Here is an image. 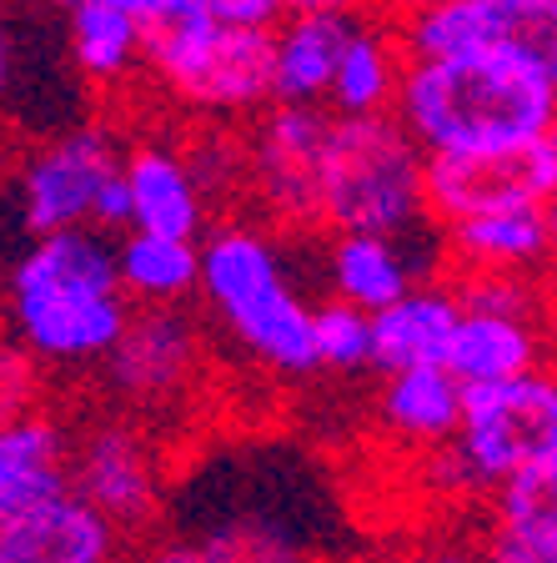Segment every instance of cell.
<instances>
[{"label": "cell", "instance_id": "obj_1", "mask_svg": "<svg viewBox=\"0 0 557 563\" xmlns=\"http://www.w3.org/2000/svg\"><path fill=\"white\" fill-rule=\"evenodd\" d=\"M126 317L131 302L116 287L111 236L96 227L35 232L0 277V328L56 373L96 367Z\"/></svg>", "mask_w": 557, "mask_h": 563}, {"label": "cell", "instance_id": "obj_2", "mask_svg": "<svg viewBox=\"0 0 557 563\" xmlns=\"http://www.w3.org/2000/svg\"><path fill=\"white\" fill-rule=\"evenodd\" d=\"M392 117L422 156L523 146L557 131V60L406 56Z\"/></svg>", "mask_w": 557, "mask_h": 563}, {"label": "cell", "instance_id": "obj_3", "mask_svg": "<svg viewBox=\"0 0 557 563\" xmlns=\"http://www.w3.org/2000/svg\"><path fill=\"white\" fill-rule=\"evenodd\" d=\"M197 297L221 332L271 377H312V302L287 277L281 246L256 222H211L197 236Z\"/></svg>", "mask_w": 557, "mask_h": 563}, {"label": "cell", "instance_id": "obj_4", "mask_svg": "<svg viewBox=\"0 0 557 563\" xmlns=\"http://www.w3.org/2000/svg\"><path fill=\"white\" fill-rule=\"evenodd\" d=\"M141 76L191 121L242 126L271 106V31L211 21L197 0L141 15Z\"/></svg>", "mask_w": 557, "mask_h": 563}, {"label": "cell", "instance_id": "obj_5", "mask_svg": "<svg viewBox=\"0 0 557 563\" xmlns=\"http://www.w3.org/2000/svg\"><path fill=\"white\" fill-rule=\"evenodd\" d=\"M422 146L382 117H332L326 111L322 152H316L312 211L316 232H382V236H427L422 201Z\"/></svg>", "mask_w": 557, "mask_h": 563}, {"label": "cell", "instance_id": "obj_6", "mask_svg": "<svg viewBox=\"0 0 557 563\" xmlns=\"http://www.w3.org/2000/svg\"><path fill=\"white\" fill-rule=\"evenodd\" d=\"M121 156H126V141L105 121H86V126L35 141L15 162V207H21L25 236L66 232V227H96L105 236L126 232L131 197Z\"/></svg>", "mask_w": 557, "mask_h": 563}, {"label": "cell", "instance_id": "obj_7", "mask_svg": "<svg viewBox=\"0 0 557 563\" xmlns=\"http://www.w3.org/2000/svg\"><path fill=\"white\" fill-rule=\"evenodd\" d=\"M437 453V478L463 493H492L508 473L557 457V377L553 367L508 383L463 387L457 433Z\"/></svg>", "mask_w": 557, "mask_h": 563}, {"label": "cell", "instance_id": "obj_8", "mask_svg": "<svg viewBox=\"0 0 557 563\" xmlns=\"http://www.w3.org/2000/svg\"><path fill=\"white\" fill-rule=\"evenodd\" d=\"M70 493L86 498L121 539L152 533L166 514V463L146 422L111 412L70 428Z\"/></svg>", "mask_w": 557, "mask_h": 563}, {"label": "cell", "instance_id": "obj_9", "mask_svg": "<svg viewBox=\"0 0 557 563\" xmlns=\"http://www.w3.org/2000/svg\"><path fill=\"white\" fill-rule=\"evenodd\" d=\"M101 383L121 412L156 418V412L186 402L207 367V332L191 307H131L121 338L111 342L101 363Z\"/></svg>", "mask_w": 557, "mask_h": 563}, {"label": "cell", "instance_id": "obj_10", "mask_svg": "<svg viewBox=\"0 0 557 563\" xmlns=\"http://www.w3.org/2000/svg\"><path fill=\"white\" fill-rule=\"evenodd\" d=\"M422 201L427 222L447 227L502 207H553L557 201V131L533 136L502 152L427 156L422 166Z\"/></svg>", "mask_w": 557, "mask_h": 563}, {"label": "cell", "instance_id": "obj_11", "mask_svg": "<svg viewBox=\"0 0 557 563\" xmlns=\"http://www.w3.org/2000/svg\"><path fill=\"white\" fill-rule=\"evenodd\" d=\"M406 56L557 60V0H432L397 21Z\"/></svg>", "mask_w": 557, "mask_h": 563}, {"label": "cell", "instance_id": "obj_12", "mask_svg": "<svg viewBox=\"0 0 557 563\" xmlns=\"http://www.w3.org/2000/svg\"><path fill=\"white\" fill-rule=\"evenodd\" d=\"M326 111L322 106L271 101L246 121V191L267 207L271 222L291 232H316L312 187H316V152H322Z\"/></svg>", "mask_w": 557, "mask_h": 563}, {"label": "cell", "instance_id": "obj_13", "mask_svg": "<svg viewBox=\"0 0 557 563\" xmlns=\"http://www.w3.org/2000/svg\"><path fill=\"white\" fill-rule=\"evenodd\" d=\"M442 232V272H527L547 277L557 252V211L553 207H502L477 211Z\"/></svg>", "mask_w": 557, "mask_h": 563}, {"label": "cell", "instance_id": "obj_14", "mask_svg": "<svg viewBox=\"0 0 557 563\" xmlns=\"http://www.w3.org/2000/svg\"><path fill=\"white\" fill-rule=\"evenodd\" d=\"M121 176H126V197H131V227L191 236V242L211 227V197L201 191L181 141H161V136L131 141L126 156H121Z\"/></svg>", "mask_w": 557, "mask_h": 563}, {"label": "cell", "instance_id": "obj_15", "mask_svg": "<svg viewBox=\"0 0 557 563\" xmlns=\"http://www.w3.org/2000/svg\"><path fill=\"white\" fill-rule=\"evenodd\" d=\"M442 367L463 387L537 373V367H547V317L502 312V307H463Z\"/></svg>", "mask_w": 557, "mask_h": 563}, {"label": "cell", "instance_id": "obj_16", "mask_svg": "<svg viewBox=\"0 0 557 563\" xmlns=\"http://www.w3.org/2000/svg\"><path fill=\"white\" fill-rule=\"evenodd\" d=\"M121 549L126 539L76 493L0 518V563H121Z\"/></svg>", "mask_w": 557, "mask_h": 563}, {"label": "cell", "instance_id": "obj_17", "mask_svg": "<svg viewBox=\"0 0 557 563\" xmlns=\"http://www.w3.org/2000/svg\"><path fill=\"white\" fill-rule=\"evenodd\" d=\"M70 493V422L56 408H35L0 422V518Z\"/></svg>", "mask_w": 557, "mask_h": 563}, {"label": "cell", "instance_id": "obj_18", "mask_svg": "<svg viewBox=\"0 0 557 563\" xmlns=\"http://www.w3.org/2000/svg\"><path fill=\"white\" fill-rule=\"evenodd\" d=\"M457 302L453 282H412L402 297L371 312V373H402V367H442L447 342L457 328Z\"/></svg>", "mask_w": 557, "mask_h": 563}, {"label": "cell", "instance_id": "obj_19", "mask_svg": "<svg viewBox=\"0 0 557 563\" xmlns=\"http://www.w3.org/2000/svg\"><path fill=\"white\" fill-rule=\"evenodd\" d=\"M402 66H406V46L397 21H387L382 11L352 15L322 111H332V117H382V111H392Z\"/></svg>", "mask_w": 557, "mask_h": 563}, {"label": "cell", "instance_id": "obj_20", "mask_svg": "<svg viewBox=\"0 0 557 563\" xmlns=\"http://www.w3.org/2000/svg\"><path fill=\"white\" fill-rule=\"evenodd\" d=\"M463 418V383L447 367H402V373H382L377 387V428L392 443L412 448V453H432L457 433Z\"/></svg>", "mask_w": 557, "mask_h": 563}, {"label": "cell", "instance_id": "obj_21", "mask_svg": "<svg viewBox=\"0 0 557 563\" xmlns=\"http://www.w3.org/2000/svg\"><path fill=\"white\" fill-rule=\"evenodd\" d=\"M326 292L342 302L377 312L392 297H402L422 277L412 257V236H382V232H326Z\"/></svg>", "mask_w": 557, "mask_h": 563}, {"label": "cell", "instance_id": "obj_22", "mask_svg": "<svg viewBox=\"0 0 557 563\" xmlns=\"http://www.w3.org/2000/svg\"><path fill=\"white\" fill-rule=\"evenodd\" d=\"M352 15L291 11L271 25V101L322 106Z\"/></svg>", "mask_w": 557, "mask_h": 563}, {"label": "cell", "instance_id": "obj_23", "mask_svg": "<svg viewBox=\"0 0 557 563\" xmlns=\"http://www.w3.org/2000/svg\"><path fill=\"white\" fill-rule=\"evenodd\" d=\"M116 287L131 307H176L197 297V242L166 232H126L111 236Z\"/></svg>", "mask_w": 557, "mask_h": 563}, {"label": "cell", "instance_id": "obj_24", "mask_svg": "<svg viewBox=\"0 0 557 563\" xmlns=\"http://www.w3.org/2000/svg\"><path fill=\"white\" fill-rule=\"evenodd\" d=\"M66 56L91 91H121L141 76V15L126 5L66 11Z\"/></svg>", "mask_w": 557, "mask_h": 563}, {"label": "cell", "instance_id": "obj_25", "mask_svg": "<svg viewBox=\"0 0 557 563\" xmlns=\"http://www.w3.org/2000/svg\"><path fill=\"white\" fill-rule=\"evenodd\" d=\"M207 563H312L302 523L271 504H232L207 518L197 533Z\"/></svg>", "mask_w": 557, "mask_h": 563}, {"label": "cell", "instance_id": "obj_26", "mask_svg": "<svg viewBox=\"0 0 557 563\" xmlns=\"http://www.w3.org/2000/svg\"><path fill=\"white\" fill-rule=\"evenodd\" d=\"M488 498H492V528L557 543V457L508 473Z\"/></svg>", "mask_w": 557, "mask_h": 563}, {"label": "cell", "instance_id": "obj_27", "mask_svg": "<svg viewBox=\"0 0 557 563\" xmlns=\"http://www.w3.org/2000/svg\"><path fill=\"white\" fill-rule=\"evenodd\" d=\"M312 363L316 373L361 377L371 367V312L326 297L312 307Z\"/></svg>", "mask_w": 557, "mask_h": 563}, {"label": "cell", "instance_id": "obj_28", "mask_svg": "<svg viewBox=\"0 0 557 563\" xmlns=\"http://www.w3.org/2000/svg\"><path fill=\"white\" fill-rule=\"evenodd\" d=\"M51 402V367H41L11 332L0 328V422Z\"/></svg>", "mask_w": 557, "mask_h": 563}, {"label": "cell", "instance_id": "obj_29", "mask_svg": "<svg viewBox=\"0 0 557 563\" xmlns=\"http://www.w3.org/2000/svg\"><path fill=\"white\" fill-rule=\"evenodd\" d=\"M477 563H557V543L523 539L508 528H488V539L477 543Z\"/></svg>", "mask_w": 557, "mask_h": 563}, {"label": "cell", "instance_id": "obj_30", "mask_svg": "<svg viewBox=\"0 0 557 563\" xmlns=\"http://www.w3.org/2000/svg\"><path fill=\"white\" fill-rule=\"evenodd\" d=\"M197 5L211 21H226V25H261V31H271L281 21V0H197Z\"/></svg>", "mask_w": 557, "mask_h": 563}, {"label": "cell", "instance_id": "obj_31", "mask_svg": "<svg viewBox=\"0 0 557 563\" xmlns=\"http://www.w3.org/2000/svg\"><path fill=\"white\" fill-rule=\"evenodd\" d=\"M371 563H477V549L457 539H432V543H406V549L377 553Z\"/></svg>", "mask_w": 557, "mask_h": 563}, {"label": "cell", "instance_id": "obj_32", "mask_svg": "<svg viewBox=\"0 0 557 563\" xmlns=\"http://www.w3.org/2000/svg\"><path fill=\"white\" fill-rule=\"evenodd\" d=\"M291 11H332V15H361L377 11V0H281V15Z\"/></svg>", "mask_w": 557, "mask_h": 563}, {"label": "cell", "instance_id": "obj_33", "mask_svg": "<svg viewBox=\"0 0 557 563\" xmlns=\"http://www.w3.org/2000/svg\"><path fill=\"white\" fill-rule=\"evenodd\" d=\"M146 563H207V553L197 549V539H161L146 553Z\"/></svg>", "mask_w": 557, "mask_h": 563}, {"label": "cell", "instance_id": "obj_34", "mask_svg": "<svg viewBox=\"0 0 557 563\" xmlns=\"http://www.w3.org/2000/svg\"><path fill=\"white\" fill-rule=\"evenodd\" d=\"M51 5H56V11H76V5H126V11L146 15L156 0H51Z\"/></svg>", "mask_w": 557, "mask_h": 563}, {"label": "cell", "instance_id": "obj_35", "mask_svg": "<svg viewBox=\"0 0 557 563\" xmlns=\"http://www.w3.org/2000/svg\"><path fill=\"white\" fill-rule=\"evenodd\" d=\"M422 5H432V0H377V11H382L387 21H402V15L422 11Z\"/></svg>", "mask_w": 557, "mask_h": 563}, {"label": "cell", "instance_id": "obj_36", "mask_svg": "<svg viewBox=\"0 0 557 563\" xmlns=\"http://www.w3.org/2000/svg\"><path fill=\"white\" fill-rule=\"evenodd\" d=\"M5 86H11V35L0 25V96H5Z\"/></svg>", "mask_w": 557, "mask_h": 563}]
</instances>
